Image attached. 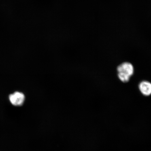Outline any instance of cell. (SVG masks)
<instances>
[{
	"instance_id": "7a4b0ae2",
	"label": "cell",
	"mask_w": 151,
	"mask_h": 151,
	"mask_svg": "<svg viewBox=\"0 0 151 151\" xmlns=\"http://www.w3.org/2000/svg\"><path fill=\"white\" fill-rule=\"evenodd\" d=\"M9 99L10 103L15 106H21L25 101V97L21 92L16 91L9 94Z\"/></svg>"
},
{
	"instance_id": "6da1fadb",
	"label": "cell",
	"mask_w": 151,
	"mask_h": 151,
	"mask_svg": "<svg viewBox=\"0 0 151 151\" xmlns=\"http://www.w3.org/2000/svg\"><path fill=\"white\" fill-rule=\"evenodd\" d=\"M117 70L119 78L124 83L128 82L134 73L133 65L128 62L120 64L117 68Z\"/></svg>"
},
{
	"instance_id": "3957f363",
	"label": "cell",
	"mask_w": 151,
	"mask_h": 151,
	"mask_svg": "<svg viewBox=\"0 0 151 151\" xmlns=\"http://www.w3.org/2000/svg\"><path fill=\"white\" fill-rule=\"evenodd\" d=\"M139 88L141 93L145 96H148L151 94V83L147 81H143L140 83Z\"/></svg>"
}]
</instances>
